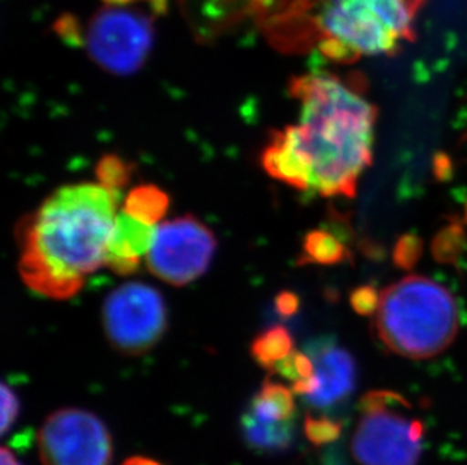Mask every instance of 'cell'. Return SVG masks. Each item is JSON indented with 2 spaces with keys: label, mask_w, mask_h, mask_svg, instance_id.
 I'll use <instances>...</instances> for the list:
<instances>
[{
  "label": "cell",
  "mask_w": 467,
  "mask_h": 465,
  "mask_svg": "<svg viewBox=\"0 0 467 465\" xmlns=\"http://www.w3.org/2000/svg\"><path fill=\"white\" fill-rule=\"evenodd\" d=\"M119 198L102 185L64 186L22 221L18 269L27 287L52 299L78 294L105 264Z\"/></svg>",
  "instance_id": "cell-1"
},
{
  "label": "cell",
  "mask_w": 467,
  "mask_h": 465,
  "mask_svg": "<svg viewBox=\"0 0 467 465\" xmlns=\"http://www.w3.org/2000/svg\"><path fill=\"white\" fill-rule=\"evenodd\" d=\"M289 91L300 101V124L277 133L305 165L310 191L321 197H354L372 163L377 108L362 88L326 73L294 78Z\"/></svg>",
  "instance_id": "cell-2"
},
{
  "label": "cell",
  "mask_w": 467,
  "mask_h": 465,
  "mask_svg": "<svg viewBox=\"0 0 467 465\" xmlns=\"http://www.w3.org/2000/svg\"><path fill=\"white\" fill-rule=\"evenodd\" d=\"M459 317L457 301L445 285L409 275L381 292L374 329L389 351L425 360L452 345L459 334Z\"/></svg>",
  "instance_id": "cell-3"
},
{
  "label": "cell",
  "mask_w": 467,
  "mask_h": 465,
  "mask_svg": "<svg viewBox=\"0 0 467 465\" xmlns=\"http://www.w3.org/2000/svg\"><path fill=\"white\" fill-rule=\"evenodd\" d=\"M422 0H324L317 25L356 57L389 55L413 38Z\"/></svg>",
  "instance_id": "cell-4"
},
{
  "label": "cell",
  "mask_w": 467,
  "mask_h": 465,
  "mask_svg": "<svg viewBox=\"0 0 467 465\" xmlns=\"http://www.w3.org/2000/svg\"><path fill=\"white\" fill-rule=\"evenodd\" d=\"M409 409L410 402L397 391H368L351 444L354 460L360 465H418L425 426L409 418Z\"/></svg>",
  "instance_id": "cell-5"
},
{
  "label": "cell",
  "mask_w": 467,
  "mask_h": 465,
  "mask_svg": "<svg viewBox=\"0 0 467 465\" xmlns=\"http://www.w3.org/2000/svg\"><path fill=\"white\" fill-rule=\"evenodd\" d=\"M155 41L153 20L138 9L105 6L94 14L85 32L88 57L110 75L137 73Z\"/></svg>",
  "instance_id": "cell-6"
},
{
  "label": "cell",
  "mask_w": 467,
  "mask_h": 465,
  "mask_svg": "<svg viewBox=\"0 0 467 465\" xmlns=\"http://www.w3.org/2000/svg\"><path fill=\"white\" fill-rule=\"evenodd\" d=\"M167 305L153 285L132 281L110 292L103 304V328L124 356L150 351L167 331Z\"/></svg>",
  "instance_id": "cell-7"
},
{
  "label": "cell",
  "mask_w": 467,
  "mask_h": 465,
  "mask_svg": "<svg viewBox=\"0 0 467 465\" xmlns=\"http://www.w3.org/2000/svg\"><path fill=\"white\" fill-rule=\"evenodd\" d=\"M43 465H110L114 443L102 418L80 408L50 414L38 430Z\"/></svg>",
  "instance_id": "cell-8"
},
{
  "label": "cell",
  "mask_w": 467,
  "mask_h": 465,
  "mask_svg": "<svg viewBox=\"0 0 467 465\" xmlns=\"http://www.w3.org/2000/svg\"><path fill=\"white\" fill-rule=\"evenodd\" d=\"M215 250L213 232L194 216H183L156 230L147 266L168 284L186 285L206 273Z\"/></svg>",
  "instance_id": "cell-9"
},
{
  "label": "cell",
  "mask_w": 467,
  "mask_h": 465,
  "mask_svg": "<svg viewBox=\"0 0 467 465\" xmlns=\"http://www.w3.org/2000/svg\"><path fill=\"white\" fill-rule=\"evenodd\" d=\"M307 354L315 365V377L306 402L313 408L324 409L347 399L358 379L351 354L328 338L310 343Z\"/></svg>",
  "instance_id": "cell-10"
},
{
  "label": "cell",
  "mask_w": 467,
  "mask_h": 465,
  "mask_svg": "<svg viewBox=\"0 0 467 465\" xmlns=\"http://www.w3.org/2000/svg\"><path fill=\"white\" fill-rule=\"evenodd\" d=\"M156 230L151 224L121 212L110 232L105 266L117 275H130L140 268L142 257L150 253Z\"/></svg>",
  "instance_id": "cell-11"
},
{
  "label": "cell",
  "mask_w": 467,
  "mask_h": 465,
  "mask_svg": "<svg viewBox=\"0 0 467 465\" xmlns=\"http://www.w3.org/2000/svg\"><path fill=\"white\" fill-rule=\"evenodd\" d=\"M294 390L282 382L265 379L259 393L254 395L245 413L265 423L296 421V407Z\"/></svg>",
  "instance_id": "cell-12"
},
{
  "label": "cell",
  "mask_w": 467,
  "mask_h": 465,
  "mask_svg": "<svg viewBox=\"0 0 467 465\" xmlns=\"http://www.w3.org/2000/svg\"><path fill=\"white\" fill-rule=\"evenodd\" d=\"M243 437L248 448L260 452H282L291 448L296 439V421L265 423L244 413L241 418Z\"/></svg>",
  "instance_id": "cell-13"
},
{
  "label": "cell",
  "mask_w": 467,
  "mask_h": 465,
  "mask_svg": "<svg viewBox=\"0 0 467 465\" xmlns=\"http://www.w3.org/2000/svg\"><path fill=\"white\" fill-rule=\"evenodd\" d=\"M351 257L339 234L328 230H312L303 239L300 264H337Z\"/></svg>",
  "instance_id": "cell-14"
},
{
  "label": "cell",
  "mask_w": 467,
  "mask_h": 465,
  "mask_svg": "<svg viewBox=\"0 0 467 465\" xmlns=\"http://www.w3.org/2000/svg\"><path fill=\"white\" fill-rule=\"evenodd\" d=\"M170 197L155 185L133 188L124 202L123 211L137 220L155 225L167 215Z\"/></svg>",
  "instance_id": "cell-15"
},
{
  "label": "cell",
  "mask_w": 467,
  "mask_h": 465,
  "mask_svg": "<svg viewBox=\"0 0 467 465\" xmlns=\"http://www.w3.org/2000/svg\"><path fill=\"white\" fill-rule=\"evenodd\" d=\"M294 352V338L285 326H273L260 333L252 345V356L257 365L273 372L278 363Z\"/></svg>",
  "instance_id": "cell-16"
},
{
  "label": "cell",
  "mask_w": 467,
  "mask_h": 465,
  "mask_svg": "<svg viewBox=\"0 0 467 465\" xmlns=\"http://www.w3.org/2000/svg\"><path fill=\"white\" fill-rule=\"evenodd\" d=\"M466 245V230L462 221L452 220L432 237V259L441 264H457Z\"/></svg>",
  "instance_id": "cell-17"
},
{
  "label": "cell",
  "mask_w": 467,
  "mask_h": 465,
  "mask_svg": "<svg viewBox=\"0 0 467 465\" xmlns=\"http://www.w3.org/2000/svg\"><path fill=\"white\" fill-rule=\"evenodd\" d=\"M132 174V163L126 162L117 154H106L99 160L98 168H96L99 185H102L103 188L115 193H119L121 189L129 185Z\"/></svg>",
  "instance_id": "cell-18"
},
{
  "label": "cell",
  "mask_w": 467,
  "mask_h": 465,
  "mask_svg": "<svg viewBox=\"0 0 467 465\" xmlns=\"http://www.w3.org/2000/svg\"><path fill=\"white\" fill-rule=\"evenodd\" d=\"M271 373L280 375L287 381H291L294 386L296 382L312 379L315 377V365H313L309 354L294 351L282 363H278Z\"/></svg>",
  "instance_id": "cell-19"
},
{
  "label": "cell",
  "mask_w": 467,
  "mask_h": 465,
  "mask_svg": "<svg viewBox=\"0 0 467 465\" xmlns=\"http://www.w3.org/2000/svg\"><path fill=\"white\" fill-rule=\"evenodd\" d=\"M423 254V241L415 232H406L393 246L392 259L395 266L404 271L415 268Z\"/></svg>",
  "instance_id": "cell-20"
},
{
  "label": "cell",
  "mask_w": 467,
  "mask_h": 465,
  "mask_svg": "<svg viewBox=\"0 0 467 465\" xmlns=\"http://www.w3.org/2000/svg\"><path fill=\"white\" fill-rule=\"evenodd\" d=\"M342 425L326 416H307L305 420V435L315 446H326L339 439Z\"/></svg>",
  "instance_id": "cell-21"
},
{
  "label": "cell",
  "mask_w": 467,
  "mask_h": 465,
  "mask_svg": "<svg viewBox=\"0 0 467 465\" xmlns=\"http://www.w3.org/2000/svg\"><path fill=\"white\" fill-rule=\"evenodd\" d=\"M381 294L372 284L360 285L349 294V304L360 316H375L379 312Z\"/></svg>",
  "instance_id": "cell-22"
},
{
  "label": "cell",
  "mask_w": 467,
  "mask_h": 465,
  "mask_svg": "<svg viewBox=\"0 0 467 465\" xmlns=\"http://www.w3.org/2000/svg\"><path fill=\"white\" fill-rule=\"evenodd\" d=\"M0 393H2V423H0V429H2V434L5 435L13 428L14 423L18 418L20 399H18L17 393L8 384L2 386Z\"/></svg>",
  "instance_id": "cell-23"
},
{
  "label": "cell",
  "mask_w": 467,
  "mask_h": 465,
  "mask_svg": "<svg viewBox=\"0 0 467 465\" xmlns=\"http://www.w3.org/2000/svg\"><path fill=\"white\" fill-rule=\"evenodd\" d=\"M53 29H55L57 36H61V40L66 41L68 45H85V34L73 16H62V17L57 18Z\"/></svg>",
  "instance_id": "cell-24"
},
{
  "label": "cell",
  "mask_w": 467,
  "mask_h": 465,
  "mask_svg": "<svg viewBox=\"0 0 467 465\" xmlns=\"http://www.w3.org/2000/svg\"><path fill=\"white\" fill-rule=\"evenodd\" d=\"M432 172L437 181L445 183L454 177V162L450 154L445 151H439L432 158Z\"/></svg>",
  "instance_id": "cell-25"
},
{
  "label": "cell",
  "mask_w": 467,
  "mask_h": 465,
  "mask_svg": "<svg viewBox=\"0 0 467 465\" xmlns=\"http://www.w3.org/2000/svg\"><path fill=\"white\" fill-rule=\"evenodd\" d=\"M275 305H277V312L282 316L289 317L296 315V310L300 307V298L292 292H282L275 299Z\"/></svg>",
  "instance_id": "cell-26"
},
{
  "label": "cell",
  "mask_w": 467,
  "mask_h": 465,
  "mask_svg": "<svg viewBox=\"0 0 467 465\" xmlns=\"http://www.w3.org/2000/svg\"><path fill=\"white\" fill-rule=\"evenodd\" d=\"M0 465H23L22 462L18 461L16 455H14L8 448L2 449L0 452Z\"/></svg>",
  "instance_id": "cell-27"
},
{
  "label": "cell",
  "mask_w": 467,
  "mask_h": 465,
  "mask_svg": "<svg viewBox=\"0 0 467 465\" xmlns=\"http://www.w3.org/2000/svg\"><path fill=\"white\" fill-rule=\"evenodd\" d=\"M121 465H162L156 460H151L149 457H130L126 460Z\"/></svg>",
  "instance_id": "cell-28"
},
{
  "label": "cell",
  "mask_w": 467,
  "mask_h": 465,
  "mask_svg": "<svg viewBox=\"0 0 467 465\" xmlns=\"http://www.w3.org/2000/svg\"><path fill=\"white\" fill-rule=\"evenodd\" d=\"M108 6H128L129 4H133L135 0H103Z\"/></svg>",
  "instance_id": "cell-29"
},
{
  "label": "cell",
  "mask_w": 467,
  "mask_h": 465,
  "mask_svg": "<svg viewBox=\"0 0 467 465\" xmlns=\"http://www.w3.org/2000/svg\"><path fill=\"white\" fill-rule=\"evenodd\" d=\"M464 221L467 222V200L466 204H464Z\"/></svg>",
  "instance_id": "cell-30"
}]
</instances>
